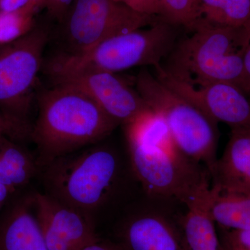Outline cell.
I'll list each match as a JSON object with an SVG mask.
<instances>
[{
	"label": "cell",
	"mask_w": 250,
	"mask_h": 250,
	"mask_svg": "<svg viewBox=\"0 0 250 250\" xmlns=\"http://www.w3.org/2000/svg\"><path fill=\"white\" fill-rule=\"evenodd\" d=\"M80 250H123L116 241L103 240L97 237Z\"/></svg>",
	"instance_id": "cell-27"
},
{
	"label": "cell",
	"mask_w": 250,
	"mask_h": 250,
	"mask_svg": "<svg viewBox=\"0 0 250 250\" xmlns=\"http://www.w3.org/2000/svg\"><path fill=\"white\" fill-rule=\"evenodd\" d=\"M223 231V246L225 250H250V229Z\"/></svg>",
	"instance_id": "cell-22"
},
{
	"label": "cell",
	"mask_w": 250,
	"mask_h": 250,
	"mask_svg": "<svg viewBox=\"0 0 250 250\" xmlns=\"http://www.w3.org/2000/svg\"><path fill=\"white\" fill-rule=\"evenodd\" d=\"M210 188L187 205V212L180 216L188 250H226L217 233L216 225L208 213Z\"/></svg>",
	"instance_id": "cell-16"
},
{
	"label": "cell",
	"mask_w": 250,
	"mask_h": 250,
	"mask_svg": "<svg viewBox=\"0 0 250 250\" xmlns=\"http://www.w3.org/2000/svg\"><path fill=\"white\" fill-rule=\"evenodd\" d=\"M0 250H48L34 213L32 195L16 202L0 220Z\"/></svg>",
	"instance_id": "cell-13"
},
{
	"label": "cell",
	"mask_w": 250,
	"mask_h": 250,
	"mask_svg": "<svg viewBox=\"0 0 250 250\" xmlns=\"http://www.w3.org/2000/svg\"><path fill=\"white\" fill-rule=\"evenodd\" d=\"M4 207V205H1V204H0V209H1L2 207Z\"/></svg>",
	"instance_id": "cell-30"
},
{
	"label": "cell",
	"mask_w": 250,
	"mask_h": 250,
	"mask_svg": "<svg viewBox=\"0 0 250 250\" xmlns=\"http://www.w3.org/2000/svg\"><path fill=\"white\" fill-rule=\"evenodd\" d=\"M74 0H45L43 8L49 21L58 23L66 14Z\"/></svg>",
	"instance_id": "cell-24"
},
{
	"label": "cell",
	"mask_w": 250,
	"mask_h": 250,
	"mask_svg": "<svg viewBox=\"0 0 250 250\" xmlns=\"http://www.w3.org/2000/svg\"><path fill=\"white\" fill-rule=\"evenodd\" d=\"M178 26L160 18L152 25L122 33L72 59L80 72L117 73L135 67L162 65L179 40Z\"/></svg>",
	"instance_id": "cell-6"
},
{
	"label": "cell",
	"mask_w": 250,
	"mask_h": 250,
	"mask_svg": "<svg viewBox=\"0 0 250 250\" xmlns=\"http://www.w3.org/2000/svg\"><path fill=\"white\" fill-rule=\"evenodd\" d=\"M250 20V0H195V22L241 27Z\"/></svg>",
	"instance_id": "cell-18"
},
{
	"label": "cell",
	"mask_w": 250,
	"mask_h": 250,
	"mask_svg": "<svg viewBox=\"0 0 250 250\" xmlns=\"http://www.w3.org/2000/svg\"><path fill=\"white\" fill-rule=\"evenodd\" d=\"M16 191V189L0 184V204L4 206L6 205Z\"/></svg>",
	"instance_id": "cell-28"
},
{
	"label": "cell",
	"mask_w": 250,
	"mask_h": 250,
	"mask_svg": "<svg viewBox=\"0 0 250 250\" xmlns=\"http://www.w3.org/2000/svg\"><path fill=\"white\" fill-rule=\"evenodd\" d=\"M208 210L215 225L224 230L250 229V192L211 184Z\"/></svg>",
	"instance_id": "cell-15"
},
{
	"label": "cell",
	"mask_w": 250,
	"mask_h": 250,
	"mask_svg": "<svg viewBox=\"0 0 250 250\" xmlns=\"http://www.w3.org/2000/svg\"><path fill=\"white\" fill-rule=\"evenodd\" d=\"M29 1L30 0H0V15L9 14L21 10H24L27 12L26 9Z\"/></svg>",
	"instance_id": "cell-26"
},
{
	"label": "cell",
	"mask_w": 250,
	"mask_h": 250,
	"mask_svg": "<svg viewBox=\"0 0 250 250\" xmlns=\"http://www.w3.org/2000/svg\"><path fill=\"white\" fill-rule=\"evenodd\" d=\"M39 173L35 155L19 142L0 134V184L17 190Z\"/></svg>",
	"instance_id": "cell-17"
},
{
	"label": "cell",
	"mask_w": 250,
	"mask_h": 250,
	"mask_svg": "<svg viewBox=\"0 0 250 250\" xmlns=\"http://www.w3.org/2000/svg\"><path fill=\"white\" fill-rule=\"evenodd\" d=\"M246 25L249 28L250 31V20L246 23ZM238 87L250 99V41L243 59V73Z\"/></svg>",
	"instance_id": "cell-25"
},
{
	"label": "cell",
	"mask_w": 250,
	"mask_h": 250,
	"mask_svg": "<svg viewBox=\"0 0 250 250\" xmlns=\"http://www.w3.org/2000/svg\"><path fill=\"white\" fill-rule=\"evenodd\" d=\"M211 184L250 192V125L231 128L225 152L217 161Z\"/></svg>",
	"instance_id": "cell-14"
},
{
	"label": "cell",
	"mask_w": 250,
	"mask_h": 250,
	"mask_svg": "<svg viewBox=\"0 0 250 250\" xmlns=\"http://www.w3.org/2000/svg\"><path fill=\"white\" fill-rule=\"evenodd\" d=\"M135 84L149 108L162 117L177 147L203 166L211 177L218 159V123L161 83L146 67L140 70Z\"/></svg>",
	"instance_id": "cell-5"
},
{
	"label": "cell",
	"mask_w": 250,
	"mask_h": 250,
	"mask_svg": "<svg viewBox=\"0 0 250 250\" xmlns=\"http://www.w3.org/2000/svg\"><path fill=\"white\" fill-rule=\"evenodd\" d=\"M156 78L216 123L230 127L250 125V99L236 85L218 82L193 85L175 78L162 65L154 67Z\"/></svg>",
	"instance_id": "cell-10"
},
{
	"label": "cell",
	"mask_w": 250,
	"mask_h": 250,
	"mask_svg": "<svg viewBox=\"0 0 250 250\" xmlns=\"http://www.w3.org/2000/svg\"><path fill=\"white\" fill-rule=\"evenodd\" d=\"M180 216L154 208L136 212L120 225L116 242L123 250H188Z\"/></svg>",
	"instance_id": "cell-12"
},
{
	"label": "cell",
	"mask_w": 250,
	"mask_h": 250,
	"mask_svg": "<svg viewBox=\"0 0 250 250\" xmlns=\"http://www.w3.org/2000/svg\"><path fill=\"white\" fill-rule=\"evenodd\" d=\"M124 127L131 170L148 196L187 207L210 187L208 171L177 147L158 113L150 110Z\"/></svg>",
	"instance_id": "cell-1"
},
{
	"label": "cell",
	"mask_w": 250,
	"mask_h": 250,
	"mask_svg": "<svg viewBox=\"0 0 250 250\" xmlns=\"http://www.w3.org/2000/svg\"><path fill=\"white\" fill-rule=\"evenodd\" d=\"M52 32L47 23H36L27 34L0 45V111L27 124Z\"/></svg>",
	"instance_id": "cell-8"
},
{
	"label": "cell",
	"mask_w": 250,
	"mask_h": 250,
	"mask_svg": "<svg viewBox=\"0 0 250 250\" xmlns=\"http://www.w3.org/2000/svg\"><path fill=\"white\" fill-rule=\"evenodd\" d=\"M160 18L140 14L115 0H74L52 29L51 39L58 46L56 53L76 54L118 34L152 25Z\"/></svg>",
	"instance_id": "cell-7"
},
{
	"label": "cell",
	"mask_w": 250,
	"mask_h": 250,
	"mask_svg": "<svg viewBox=\"0 0 250 250\" xmlns=\"http://www.w3.org/2000/svg\"><path fill=\"white\" fill-rule=\"evenodd\" d=\"M45 1V0H30L26 11L35 16L41 9H42Z\"/></svg>",
	"instance_id": "cell-29"
},
{
	"label": "cell",
	"mask_w": 250,
	"mask_h": 250,
	"mask_svg": "<svg viewBox=\"0 0 250 250\" xmlns=\"http://www.w3.org/2000/svg\"><path fill=\"white\" fill-rule=\"evenodd\" d=\"M102 142L60 156L39 173L45 193L93 219L116 196L123 178L121 156Z\"/></svg>",
	"instance_id": "cell-3"
},
{
	"label": "cell",
	"mask_w": 250,
	"mask_h": 250,
	"mask_svg": "<svg viewBox=\"0 0 250 250\" xmlns=\"http://www.w3.org/2000/svg\"><path fill=\"white\" fill-rule=\"evenodd\" d=\"M36 218L48 250H80L97 237L94 219L46 193L32 195Z\"/></svg>",
	"instance_id": "cell-11"
},
{
	"label": "cell",
	"mask_w": 250,
	"mask_h": 250,
	"mask_svg": "<svg viewBox=\"0 0 250 250\" xmlns=\"http://www.w3.org/2000/svg\"><path fill=\"white\" fill-rule=\"evenodd\" d=\"M51 83L84 94L118 125L129 124L150 111L136 88L117 73L83 72L49 77Z\"/></svg>",
	"instance_id": "cell-9"
},
{
	"label": "cell",
	"mask_w": 250,
	"mask_h": 250,
	"mask_svg": "<svg viewBox=\"0 0 250 250\" xmlns=\"http://www.w3.org/2000/svg\"><path fill=\"white\" fill-rule=\"evenodd\" d=\"M133 11L148 16L161 18L162 7L160 0H115Z\"/></svg>",
	"instance_id": "cell-23"
},
{
	"label": "cell",
	"mask_w": 250,
	"mask_h": 250,
	"mask_svg": "<svg viewBox=\"0 0 250 250\" xmlns=\"http://www.w3.org/2000/svg\"><path fill=\"white\" fill-rule=\"evenodd\" d=\"M31 125L16 119L0 111V134L17 142L30 139Z\"/></svg>",
	"instance_id": "cell-21"
},
{
	"label": "cell",
	"mask_w": 250,
	"mask_h": 250,
	"mask_svg": "<svg viewBox=\"0 0 250 250\" xmlns=\"http://www.w3.org/2000/svg\"><path fill=\"white\" fill-rule=\"evenodd\" d=\"M179 39L162 66L166 71L193 85L224 82L238 86L243 59L250 41L246 25L223 27L196 21Z\"/></svg>",
	"instance_id": "cell-4"
},
{
	"label": "cell",
	"mask_w": 250,
	"mask_h": 250,
	"mask_svg": "<svg viewBox=\"0 0 250 250\" xmlns=\"http://www.w3.org/2000/svg\"><path fill=\"white\" fill-rule=\"evenodd\" d=\"M34 16L24 10L0 15V45L12 42L30 31L36 24Z\"/></svg>",
	"instance_id": "cell-19"
},
{
	"label": "cell",
	"mask_w": 250,
	"mask_h": 250,
	"mask_svg": "<svg viewBox=\"0 0 250 250\" xmlns=\"http://www.w3.org/2000/svg\"><path fill=\"white\" fill-rule=\"evenodd\" d=\"M36 102L29 139L40 170L60 156L101 142L118 126L91 99L65 85L51 83L36 93Z\"/></svg>",
	"instance_id": "cell-2"
},
{
	"label": "cell",
	"mask_w": 250,
	"mask_h": 250,
	"mask_svg": "<svg viewBox=\"0 0 250 250\" xmlns=\"http://www.w3.org/2000/svg\"><path fill=\"white\" fill-rule=\"evenodd\" d=\"M161 18L188 29L195 21V0H160Z\"/></svg>",
	"instance_id": "cell-20"
}]
</instances>
